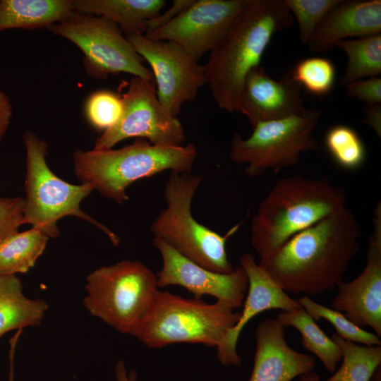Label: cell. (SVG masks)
I'll return each instance as SVG.
<instances>
[{"label":"cell","instance_id":"6da1fadb","mask_svg":"<svg viewBox=\"0 0 381 381\" xmlns=\"http://www.w3.org/2000/svg\"><path fill=\"white\" fill-rule=\"evenodd\" d=\"M361 226L346 206L298 232L258 263L286 291H331L360 250Z\"/></svg>","mask_w":381,"mask_h":381},{"label":"cell","instance_id":"7a4b0ae2","mask_svg":"<svg viewBox=\"0 0 381 381\" xmlns=\"http://www.w3.org/2000/svg\"><path fill=\"white\" fill-rule=\"evenodd\" d=\"M284 0H249L205 65L206 83L218 107L237 111L244 81L260 65L272 37L292 26Z\"/></svg>","mask_w":381,"mask_h":381},{"label":"cell","instance_id":"3957f363","mask_svg":"<svg viewBox=\"0 0 381 381\" xmlns=\"http://www.w3.org/2000/svg\"><path fill=\"white\" fill-rule=\"evenodd\" d=\"M345 190L327 177L282 178L260 202L250 226V243L260 258L287 240L346 206Z\"/></svg>","mask_w":381,"mask_h":381},{"label":"cell","instance_id":"277c9868","mask_svg":"<svg viewBox=\"0 0 381 381\" xmlns=\"http://www.w3.org/2000/svg\"><path fill=\"white\" fill-rule=\"evenodd\" d=\"M198 155L193 143L157 146L137 138L123 147L73 153L74 171L81 183H90L102 195L123 203L127 187L133 182L164 171L191 173Z\"/></svg>","mask_w":381,"mask_h":381},{"label":"cell","instance_id":"5b68a950","mask_svg":"<svg viewBox=\"0 0 381 381\" xmlns=\"http://www.w3.org/2000/svg\"><path fill=\"white\" fill-rule=\"evenodd\" d=\"M203 177L192 173L170 172L164 188L166 206L151 224L150 230L181 255L210 270L227 274L234 271L226 243L241 224L223 235L198 222L191 204Z\"/></svg>","mask_w":381,"mask_h":381},{"label":"cell","instance_id":"8992f818","mask_svg":"<svg viewBox=\"0 0 381 381\" xmlns=\"http://www.w3.org/2000/svg\"><path fill=\"white\" fill-rule=\"evenodd\" d=\"M241 313L216 301L208 303L158 290L151 308L133 337L145 346L201 344L219 349Z\"/></svg>","mask_w":381,"mask_h":381},{"label":"cell","instance_id":"52a82bcc","mask_svg":"<svg viewBox=\"0 0 381 381\" xmlns=\"http://www.w3.org/2000/svg\"><path fill=\"white\" fill-rule=\"evenodd\" d=\"M156 274L136 260H122L95 270L86 278L83 303L94 317L133 336L158 291Z\"/></svg>","mask_w":381,"mask_h":381},{"label":"cell","instance_id":"ba28073f","mask_svg":"<svg viewBox=\"0 0 381 381\" xmlns=\"http://www.w3.org/2000/svg\"><path fill=\"white\" fill-rule=\"evenodd\" d=\"M23 141L26 150L24 224H31L47 237L55 238L60 234L57 221L73 215L98 227L117 246L118 236L80 207L82 200L95 190L93 186L90 183L73 185L56 176L46 162L48 144L32 131L24 133Z\"/></svg>","mask_w":381,"mask_h":381},{"label":"cell","instance_id":"9c48e42d","mask_svg":"<svg viewBox=\"0 0 381 381\" xmlns=\"http://www.w3.org/2000/svg\"><path fill=\"white\" fill-rule=\"evenodd\" d=\"M322 114L321 109H308L303 114L258 123L246 139L234 133L229 157L246 164L245 173L250 178L294 166L303 153L318 150L313 131Z\"/></svg>","mask_w":381,"mask_h":381},{"label":"cell","instance_id":"30bf717a","mask_svg":"<svg viewBox=\"0 0 381 381\" xmlns=\"http://www.w3.org/2000/svg\"><path fill=\"white\" fill-rule=\"evenodd\" d=\"M47 28L80 49L85 69L91 77L106 78L109 75L126 73L155 81L152 71L143 65L142 57L119 27L104 16L74 11Z\"/></svg>","mask_w":381,"mask_h":381},{"label":"cell","instance_id":"8fae6325","mask_svg":"<svg viewBox=\"0 0 381 381\" xmlns=\"http://www.w3.org/2000/svg\"><path fill=\"white\" fill-rule=\"evenodd\" d=\"M121 99L119 121L97 139L94 149H111L130 138L145 139L157 146L183 145V127L158 100L155 81L133 77Z\"/></svg>","mask_w":381,"mask_h":381},{"label":"cell","instance_id":"7c38bea8","mask_svg":"<svg viewBox=\"0 0 381 381\" xmlns=\"http://www.w3.org/2000/svg\"><path fill=\"white\" fill-rule=\"evenodd\" d=\"M126 37L150 64L158 100L177 116L183 104L193 101L206 83L205 66L200 65L174 42L152 40L143 34Z\"/></svg>","mask_w":381,"mask_h":381},{"label":"cell","instance_id":"4fadbf2b","mask_svg":"<svg viewBox=\"0 0 381 381\" xmlns=\"http://www.w3.org/2000/svg\"><path fill=\"white\" fill-rule=\"evenodd\" d=\"M249 0H193L174 20L145 35L170 41L198 62L222 40Z\"/></svg>","mask_w":381,"mask_h":381},{"label":"cell","instance_id":"5bb4252c","mask_svg":"<svg viewBox=\"0 0 381 381\" xmlns=\"http://www.w3.org/2000/svg\"><path fill=\"white\" fill-rule=\"evenodd\" d=\"M152 243L162 260V268L156 274L159 288L178 285L198 299L209 295L233 309L242 306L248 281L241 266L230 273L216 272L181 255L159 238L154 237Z\"/></svg>","mask_w":381,"mask_h":381},{"label":"cell","instance_id":"9a60e30c","mask_svg":"<svg viewBox=\"0 0 381 381\" xmlns=\"http://www.w3.org/2000/svg\"><path fill=\"white\" fill-rule=\"evenodd\" d=\"M368 239L366 264L363 272L349 282H342L331 302V308L341 312L361 328L369 327L381 337V205L377 202Z\"/></svg>","mask_w":381,"mask_h":381},{"label":"cell","instance_id":"2e32d148","mask_svg":"<svg viewBox=\"0 0 381 381\" xmlns=\"http://www.w3.org/2000/svg\"><path fill=\"white\" fill-rule=\"evenodd\" d=\"M301 86L286 74L280 80L271 78L260 66L246 78L237 111L244 114L253 127L257 123L303 114Z\"/></svg>","mask_w":381,"mask_h":381},{"label":"cell","instance_id":"e0dca14e","mask_svg":"<svg viewBox=\"0 0 381 381\" xmlns=\"http://www.w3.org/2000/svg\"><path fill=\"white\" fill-rule=\"evenodd\" d=\"M240 266L248 277L247 296L239 320L229 330L223 346L217 350V358L224 365H240L241 359L236 351L238 339L244 327L254 317L272 309L289 312L302 308L256 262L253 255L243 253L240 258Z\"/></svg>","mask_w":381,"mask_h":381},{"label":"cell","instance_id":"ac0fdd59","mask_svg":"<svg viewBox=\"0 0 381 381\" xmlns=\"http://www.w3.org/2000/svg\"><path fill=\"white\" fill-rule=\"evenodd\" d=\"M284 328L277 318L264 320L258 325L254 363L248 381H291L315 368L313 356L288 345Z\"/></svg>","mask_w":381,"mask_h":381},{"label":"cell","instance_id":"d6986e66","mask_svg":"<svg viewBox=\"0 0 381 381\" xmlns=\"http://www.w3.org/2000/svg\"><path fill=\"white\" fill-rule=\"evenodd\" d=\"M378 34H381L380 0H340L321 20L307 45L312 53H325L349 37Z\"/></svg>","mask_w":381,"mask_h":381},{"label":"cell","instance_id":"ffe728a7","mask_svg":"<svg viewBox=\"0 0 381 381\" xmlns=\"http://www.w3.org/2000/svg\"><path fill=\"white\" fill-rule=\"evenodd\" d=\"M164 0H73L75 11L104 16L128 36L145 34L148 20L160 13Z\"/></svg>","mask_w":381,"mask_h":381},{"label":"cell","instance_id":"44dd1931","mask_svg":"<svg viewBox=\"0 0 381 381\" xmlns=\"http://www.w3.org/2000/svg\"><path fill=\"white\" fill-rule=\"evenodd\" d=\"M73 11V0H1L0 31L47 28Z\"/></svg>","mask_w":381,"mask_h":381},{"label":"cell","instance_id":"7402d4cb","mask_svg":"<svg viewBox=\"0 0 381 381\" xmlns=\"http://www.w3.org/2000/svg\"><path fill=\"white\" fill-rule=\"evenodd\" d=\"M48 309L43 299H32L23 292L16 274L0 275V339L7 332L39 326Z\"/></svg>","mask_w":381,"mask_h":381},{"label":"cell","instance_id":"603a6c76","mask_svg":"<svg viewBox=\"0 0 381 381\" xmlns=\"http://www.w3.org/2000/svg\"><path fill=\"white\" fill-rule=\"evenodd\" d=\"M48 238L33 227L5 237L0 242V275L27 272L43 253Z\"/></svg>","mask_w":381,"mask_h":381},{"label":"cell","instance_id":"cb8c5ba5","mask_svg":"<svg viewBox=\"0 0 381 381\" xmlns=\"http://www.w3.org/2000/svg\"><path fill=\"white\" fill-rule=\"evenodd\" d=\"M277 318L284 327H295L301 335L303 347L315 355L329 372L334 373L337 363L342 359L341 351L303 308L282 311Z\"/></svg>","mask_w":381,"mask_h":381},{"label":"cell","instance_id":"d4e9b609","mask_svg":"<svg viewBox=\"0 0 381 381\" xmlns=\"http://www.w3.org/2000/svg\"><path fill=\"white\" fill-rule=\"evenodd\" d=\"M334 47L345 52L348 61L339 83L348 84L365 78L378 77L381 73V34L338 41Z\"/></svg>","mask_w":381,"mask_h":381},{"label":"cell","instance_id":"484cf974","mask_svg":"<svg viewBox=\"0 0 381 381\" xmlns=\"http://www.w3.org/2000/svg\"><path fill=\"white\" fill-rule=\"evenodd\" d=\"M331 339L340 348L343 363L337 372L324 381H370L381 363V346H361L336 332Z\"/></svg>","mask_w":381,"mask_h":381},{"label":"cell","instance_id":"4316f807","mask_svg":"<svg viewBox=\"0 0 381 381\" xmlns=\"http://www.w3.org/2000/svg\"><path fill=\"white\" fill-rule=\"evenodd\" d=\"M324 143L333 161L345 170H356L365 161L364 143L351 127L346 125L332 126L325 135Z\"/></svg>","mask_w":381,"mask_h":381},{"label":"cell","instance_id":"83f0119b","mask_svg":"<svg viewBox=\"0 0 381 381\" xmlns=\"http://www.w3.org/2000/svg\"><path fill=\"white\" fill-rule=\"evenodd\" d=\"M297 301L315 322L320 319L327 320L344 339L365 346H381L379 337L359 327L341 312L320 304L307 296H301Z\"/></svg>","mask_w":381,"mask_h":381},{"label":"cell","instance_id":"f1b7e54d","mask_svg":"<svg viewBox=\"0 0 381 381\" xmlns=\"http://www.w3.org/2000/svg\"><path fill=\"white\" fill-rule=\"evenodd\" d=\"M286 75L310 93L322 97L332 92L336 70L329 59L315 56L299 61Z\"/></svg>","mask_w":381,"mask_h":381},{"label":"cell","instance_id":"f546056e","mask_svg":"<svg viewBox=\"0 0 381 381\" xmlns=\"http://www.w3.org/2000/svg\"><path fill=\"white\" fill-rule=\"evenodd\" d=\"M340 0H284L297 20L299 39L308 44L316 28L326 13Z\"/></svg>","mask_w":381,"mask_h":381},{"label":"cell","instance_id":"4dcf8cb0","mask_svg":"<svg viewBox=\"0 0 381 381\" xmlns=\"http://www.w3.org/2000/svg\"><path fill=\"white\" fill-rule=\"evenodd\" d=\"M121 112V97L109 90H99L92 93L85 105V113L90 123L104 131L119 121Z\"/></svg>","mask_w":381,"mask_h":381},{"label":"cell","instance_id":"1f68e13d","mask_svg":"<svg viewBox=\"0 0 381 381\" xmlns=\"http://www.w3.org/2000/svg\"><path fill=\"white\" fill-rule=\"evenodd\" d=\"M24 205L25 200L20 197H0V242L24 224Z\"/></svg>","mask_w":381,"mask_h":381},{"label":"cell","instance_id":"d6a6232c","mask_svg":"<svg viewBox=\"0 0 381 381\" xmlns=\"http://www.w3.org/2000/svg\"><path fill=\"white\" fill-rule=\"evenodd\" d=\"M346 95L366 106L381 104V78L373 77L353 81L345 87Z\"/></svg>","mask_w":381,"mask_h":381},{"label":"cell","instance_id":"836d02e7","mask_svg":"<svg viewBox=\"0 0 381 381\" xmlns=\"http://www.w3.org/2000/svg\"><path fill=\"white\" fill-rule=\"evenodd\" d=\"M193 1V0H174L168 10L147 21L145 34L157 30L171 22L187 8Z\"/></svg>","mask_w":381,"mask_h":381},{"label":"cell","instance_id":"e575fe53","mask_svg":"<svg viewBox=\"0 0 381 381\" xmlns=\"http://www.w3.org/2000/svg\"><path fill=\"white\" fill-rule=\"evenodd\" d=\"M365 119L363 123L369 126L379 138H381V104L365 106L363 109Z\"/></svg>","mask_w":381,"mask_h":381},{"label":"cell","instance_id":"d590c367","mask_svg":"<svg viewBox=\"0 0 381 381\" xmlns=\"http://www.w3.org/2000/svg\"><path fill=\"white\" fill-rule=\"evenodd\" d=\"M12 115V107L7 95L0 90V143Z\"/></svg>","mask_w":381,"mask_h":381},{"label":"cell","instance_id":"8d00e7d4","mask_svg":"<svg viewBox=\"0 0 381 381\" xmlns=\"http://www.w3.org/2000/svg\"><path fill=\"white\" fill-rule=\"evenodd\" d=\"M116 381H136L137 372L131 370L127 372L125 363L122 361H118L114 367Z\"/></svg>","mask_w":381,"mask_h":381},{"label":"cell","instance_id":"74e56055","mask_svg":"<svg viewBox=\"0 0 381 381\" xmlns=\"http://www.w3.org/2000/svg\"><path fill=\"white\" fill-rule=\"evenodd\" d=\"M21 331H16L15 334L10 339V349H9V373L7 381H14V358L15 351L18 340L21 334Z\"/></svg>","mask_w":381,"mask_h":381},{"label":"cell","instance_id":"f35d334b","mask_svg":"<svg viewBox=\"0 0 381 381\" xmlns=\"http://www.w3.org/2000/svg\"><path fill=\"white\" fill-rule=\"evenodd\" d=\"M320 377L315 372H310L300 376L298 381H319Z\"/></svg>","mask_w":381,"mask_h":381}]
</instances>
